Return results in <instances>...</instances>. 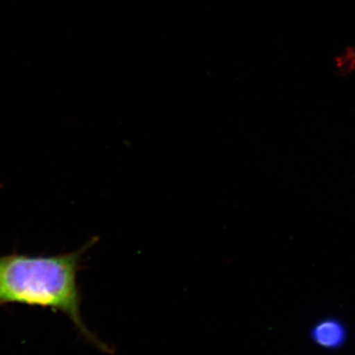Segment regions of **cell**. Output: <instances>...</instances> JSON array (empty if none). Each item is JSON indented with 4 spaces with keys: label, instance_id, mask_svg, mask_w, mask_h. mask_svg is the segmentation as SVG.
<instances>
[{
    "label": "cell",
    "instance_id": "cell-1",
    "mask_svg": "<svg viewBox=\"0 0 355 355\" xmlns=\"http://www.w3.org/2000/svg\"><path fill=\"white\" fill-rule=\"evenodd\" d=\"M98 240V237L92 238L76 251L53 256L14 252L0 257V307L19 304L62 313L87 342L110 354L109 345L84 323L83 296L77 280L83 268V254Z\"/></svg>",
    "mask_w": 355,
    "mask_h": 355
},
{
    "label": "cell",
    "instance_id": "cell-2",
    "mask_svg": "<svg viewBox=\"0 0 355 355\" xmlns=\"http://www.w3.org/2000/svg\"><path fill=\"white\" fill-rule=\"evenodd\" d=\"M347 324L336 317L318 320L310 329V340L317 347L328 352L343 349L349 340Z\"/></svg>",
    "mask_w": 355,
    "mask_h": 355
},
{
    "label": "cell",
    "instance_id": "cell-3",
    "mask_svg": "<svg viewBox=\"0 0 355 355\" xmlns=\"http://www.w3.org/2000/svg\"><path fill=\"white\" fill-rule=\"evenodd\" d=\"M331 69L340 79H347L354 76L355 44H347L336 51L331 60Z\"/></svg>",
    "mask_w": 355,
    "mask_h": 355
}]
</instances>
